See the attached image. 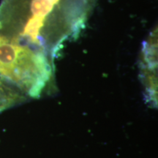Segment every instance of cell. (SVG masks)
<instances>
[{"instance_id": "cell-1", "label": "cell", "mask_w": 158, "mask_h": 158, "mask_svg": "<svg viewBox=\"0 0 158 158\" xmlns=\"http://www.w3.org/2000/svg\"><path fill=\"white\" fill-rule=\"evenodd\" d=\"M54 62L0 35V77L24 95L38 98L50 86Z\"/></svg>"}]
</instances>
